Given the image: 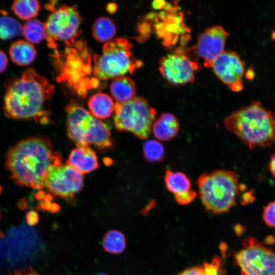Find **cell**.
<instances>
[{
    "label": "cell",
    "instance_id": "obj_5",
    "mask_svg": "<svg viewBox=\"0 0 275 275\" xmlns=\"http://www.w3.org/2000/svg\"><path fill=\"white\" fill-rule=\"evenodd\" d=\"M68 137L77 147L93 145L99 148L112 146L109 129L82 106L74 102L66 107Z\"/></svg>",
    "mask_w": 275,
    "mask_h": 275
},
{
    "label": "cell",
    "instance_id": "obj_21",
    "mask_svg": "<svg viewBox=\"0 0 275 275\" xmlns=\"http://www.w3.org/2000/svg\"><path fill=\"white\" fill-rule=\"evenodd\" d=\"M40 5L36 0H16L13 2L11 9L20 19L29 20L38 14Z\"/></svg>",
    "mask_w": 275,
    "mask_h": 275
},
{
    "label": "cell",
    "instance_id": "obj_33",
    "mask_svg": "<svg viewBox=\"0 0 275 275\" xmlns=\"http://www.w3.org/2000/svg\"><path fill=\"white\" fill-rule=\"evenodd\" d=\"M268 167L270 173L275 178V153L272 154L270 156Z\"/></svg>",
    "mask_w": 275,
    "mask_h": 275
},
{
    "label": "cell",
    "instance_id": "obj_12",
    "mask_svg": "<svg viewBox=\"0 0 275 275\" xmlns=\"http://www.w3.org/2000/svg\"><path fill=\"white\" fill-rule=\"evenodd\" d=\"M229 34L222 26L213 25L201 34L194 50L204 61L206 67L211 68L213 62L224 51Z\"/></svg>",
    "mask_w": 275,
    "mask_h": 275
},
{
    "label": "cell",
    "instance_id": "obj_15",
    "mask_svg": "<svg viewBox=\"0 0 275 275\" xmlns=\"http://www.w3.org/2000/svg\"><path fill=\"white\" fill-rule=\"evenodd\" d=\"M66 163L82 174L92 172L98 167L96 154L89 147H76L73 149Z\"/></svg>",
    "mask_w": 275,
    "mask_h": 275
},
{
    "label": "cell",
    "instance_id": "obj_4",
    "mask_svg": "<svg viewBox=\"0 0 275 275\" xmlns=\"http://www.w3.org/2000/svg\"><path fill=\"white\" fill-rule=\"evenodd\" d=\"M196 184L200 200L210 212L225 213L236 204L240 184L235 171L217 170L204 173L198 177Z\"/></svg>",
    "mask_w": 275,
    "mask_h": 275
},
{
    "label": "cell",
    "instance_id": "obj_34",
    "mask_svg": "<svg viewBox=\"0 0 275 275\" xmlns=\"http://www.w3.org/2000/svg\"><path fill=\"white\" fill-rule=\"evenodd\" d=\"M245 76L246 79L248 80H252L255 77V71L254 69L252 68H249L245 72Z\"/></svg>",
    "mask_w": 275,
    "mask_h": 275
},
{
    "label": "cell",
    "instance_id": "obj_6",
    "mask_svg": "<svg viewBox=\"0 0 275 275\" xmlns=\"http://www.w3.org/2000/svg\"><path fill=\"white\" fill-rule=\"evenodd\" d=\"M132 45L125 38H114L105 43L102 53L93 57L94 77L101 80L132 74L142 66L131 51Z\"/></svg>",
    "mask_w": 275,
    "mask_h": 275
},
{
    "label": "cell",
    "instance_id": "obj_27",
    "mask_svg": "<svg viewBox=\"0 0 275 275\" xmlns=\"http://www.w3.org/2000/svg\"><path fill=\"white\" fill-rule=\"evenodd\" d=\"M201 266L206 275H222L218 257H215L210 263L205 262Z\"/></svg>",
    "mask_w": 275,
    "mask_h": 275
},
{
    "label": "cell",
    "instance_id": "obj_26",
    "mask_svg": "<svg viewBox=\"0 0 275 275\" xmlns=\"http://www.w3.org/2000/svg\"><path fill=\"white\" fill-rule=\"evenodd\" d=\"M262 218L265 224L275 228V201L269 202L264 208Z\"/></svg>",
    "mask_w": 275,
    "mask_h": 275
},
{
    "label": "cell",
    "instance_id": "obj_23",
    "mask_svg": "<svg viewBox=\"0 0 275 275\" xmlns=\"http://www.w3.org/2000/svg\"><path fill=\"white\" fill-rule=\"evenodd\" d=\"M102 245L106 252L112 254H119L125 250L126 241L125 236L121 232L111 230L104 235Z\"/></svg>",
    "mask_w": 275,
    "mask_h": 275
},
{
    "label": "cell",
    "instance_id": "obj_37",
    "mask_svg": "<svg viewBox=\"0 0 275 275\" xmlns=\"http://www.w3.org/2000/svg\"><path fill=\"white\" fill-rule=\"evenodd\" d=\"M4 237V234L2 232L0 231V239Z\"/></svg>",
    "mask_w": 275,
    "mask_h": 275
},
{
    "label": "cell",
    "instance_id": "obj_31",
    "mask_svg": "<svg viewBox=\"0 0 275 275\" xmlns=\"http://www.w3.org/2000/svg\"><path fill=\"white\" fill-rule=\"evenodd\" d=\"M8 59L6 54L0 49V73L3 72L7 68Z\"/></svg>",
    "mask_w": 275,
    "mask_h": 275
},
{
    "label": "cell",
    "instance_id": "obj_29",
    "mask_svg": "<svg viewBox=\"0 0 275 275\" xmlns=\"http://www.w3.org/2000/svg\"><path fill=\"white\" fill-rule=\"evenodd\" d=\"M25 219L28 225L31 226H34L38 224L39 217L37 212L34 210H31L26 213Z\"/></svg>",
    "mask_w": 275,
    "mask_h": 275
},
{
    "label": "cell",
    "instance_id": "obj_32",
    "mask_svg": "<svg viewBox=\"0 0 275 275\" xmlns=\"http://www.w3.org/2000/svg\"><path fill=\"white\" fill-rule=\"evenodd\" d=\"M255 197L253 195V192L248 191L244 193L241 197V203L243 205L247 204L254 201Z\"/></svg>",
    "mask_w": 275,
    "mask_h": 275
},
{
    "label": "cell",
    "instance_id": "obj_35",
    "mask_svg": "<svg viewBox=\"0 0 275 275\" xmlns=\"http://www.w3.org/2000/svg\"><path fill=\"white\" fill-rule=\"evenodd\" d=\"M18 208L21 210H24L27 207V202L25 199L20 200L17 204Z\"/></svg>",
    "mask_w": 275,
    "mask_h": 275
},
{
    "label": "cell",
    "instance_id": "obj_39",
    "mask_svg": "<svg viewBox=\"0 0 275 275\" xmlns=\"http://www.w3.org/2000/svg\"><path fill=\"white\" fill-rule=\"evenodd\" d=\"M2 186L0 185V194L2 192Z\"/></svg>",
    "mask_w": 275,
    "mask_h": 275
},
{
    "label": "cell",
    "instance_id": "obj_16",
    "mask_svg": "<svg viewBox=\"0 0 275 275\" xmlns=\"http://www.w3.org/2000/svg\"><path fill=\"white\" fill-rule=\"evenodd\" d=\"M180 129L177 118L172 114H161L153 123L152 131L158 140L168 141L175 138Z\"/></svg>",
    "mask_w": 275,
    "mask_h": 275
},
{
    "label": "cell",
    "instance_id": "obj_2",
    "mask_svg": "<svg viewBox=\"0 0 275 275\" xmlns=\"http://www.w3.org/2000/svg\"><path fill=\"white\" fill-rule=\"evenodd\" d=\"M54 87L33 68L24 70L20 76L6 82L3 98V112L9 118L34 119L47 122L49 113L45 109Z\"/></svg>",
    "mask_w": 275,
    "mask_h": 275
},
{
    "label": "cell",
    "instance_id": "obj_28",
    "mask_svg": "<svg viewBox=\"0 0 275 275\" xmlns=\"http://www.w3.org/2000/svg\"><path fill=\"white\" fill-rule=\"evenodd\" d=\"M176 275H206L201 265L187 268Z\"/></svg>",
    "mask_w": 275,
    "mask_h": 275
},
{
    "label": "cell",
    "instance_id": "obj_18",
    "mask_svg": "<svg viewBox=\"0 0 275 275\" xmlns=\"http://www.w3.org/2000/svg\"><path fill=\"white\" fill-rule=\"evenodd\" d=\"M88 105L91 114L100 120L108 118L112 115L115 104L108 95L99 92L91 97Z\"/></svg>",
    "mask_w": 275,
    "mask_h": 275
},
{
    "label": "cell",
    "instance_id": "obj_13",
    "mask_svg": "<svg viewBox=\"0 0 275 275\" xmlns=\"http://www.w3.org/2000/svg\"><path fill=\"white\" fill-rule=\"evenodd\" d=\"M244 61L232 51H224L212 63L211 68L217 78L230 88L242 82L244 74Z\"/></svg>",
    "mask_w": 275,
    "mask_h": 275
},
{
    "label": "cell",
    "instance_id": "obj_8",
    "mask_svg": "<svg viewBox=\"0 0 275 275\" xmlns=\"http://www.w3.org/2000/svg\"><path fill=\"white\" fill-rule=\"evenodd\" d=\"M235 260L240 275H275V252L254 237L244 240Z\"/></svg>",
    "mask_w": 275,
    "mask_h": 275
},
{
    "label": "cell",
    "instance_id": "obj_14",
    "mask_svg": "<svg viewBox=\"0 0 275 275\" xmlns=\"http://www.w3.org/2000/svg\"><path fill=\"white\" fill-rule=\"evenodd\" d=\"M164 180L167 189L173 194L178 204L186 205L196 199L197 194L191 188L190 179L183 173L168 169L166 171Z\"/></svg>",
    "mask_w": 275,
    "mask_h": 275
},
{
    "label": "cell",
    "instance_id": "obj_40",
    "mask_svg": "<svg viewBox=\"0 0 275 275\" xmlns=\"http://www.w3.org/2000/svg\"><path fill=\"white\" fill-rule=\"evenodd\" d=\"M0 217H1V212H0Z\"/></svg>",
    "mask_w": 275,
    "mask_h": 275
},
{
    "label": "cell",
    "instance_id": "obj_10",
    "mask_svg": "<svg viewBox=\"0 0 275 275\" xmlns=\"http://www.w3.org/2000/svg\"><path fill=\"white\" fill-rule=\"evenodd\" d=\"M83 174L63 162L50 166L48 170L45 187L53 195L71 200L84 185Z\"/></svg>",
    "mask_w": 275,
    "mask_h": 275
},
{
    "label": "cell",
    "instance_id": "obj_7",
    "mask_svg": "<svg viewBox=\"0 0 275 275\" xmlns=\"http://www.w3.org/2000/svg\"><path fill=\"white\" fill-rule=\"evenodd\" d=\"M114 123L120 131H127L146 139L152 132L156 111L143 98L136 97L124 103H115Z\"/></svg>",
    "mask_w": 275,
    "mask_h": 275
},
{
    "label": "cell",
    "instance_id": "obj_17",
    "mask_svg": "<svg viewBox=\"0 0 275 275\" xmlns=\"http://www.w3.org/2000/svg\"><path fill=\"white\" fill-rule=\"evenodd\" d=\"M9 54L14 64L20 66H26L34 61L37 51L32 44L20 39L11 44Z\"/></svg>",
    "mask_w": 275,
    "mask_h": 275
},
{
    "label": "cell",
    "instance_id": "obj_30",
    "mask_svg": "<svg viewBox=\"0 0 275 275\" xmlns=\"http://www.w3.org/2000/svg\"><path fill=\"white\" fill-rule=\"evenodd\" d=\"M10 275H39L31 267L18 268L14 270Z\"/></svg>",
    "mask_w": 275,
    "mask_h": 275
},
{
    "label": "cell",
    "instance_id": "obj_36",
    "mask_svg": "<svg viewBox=\"0 0 275 275\" xmlns=\"http://www.w3.org/2000/svg\"><path fill=\"white\" fill-rule=\"evenodd\" d=\"M271 39L275 41V31H273L271 34Z\"/></svg>",
    "mask_w": 275,
    "mask_h": 275
},
{
    "label": "cell",
    "instance_id": "obj_25",
    "mask_svg": "<svg viewBox=\"0 0 275 275\" xmlns=\"http://www.w3.org/2000/svg\"><path fill=\"white\" fill-rule=\"evenodd\" d=\"M143 155L148 162L155 163L162 160L165 155L162 145L156 140H148L143 145Z\"/></svg>",
    "mask_w": 275,
    "mask_h": 275
},
{
    "label": "cell",
    "instance_id": "obj_20",
    "mask_svg": "<svg viewBox=\"0 0 275 275\" xmlns=\"http://www.w3.org/2000/svg\"><path fill=\"white\" fill-rule=\"evenodd\" d=\"M94 38L98 41L106 43L113 39L116 28L113 21L105 16L97 18L92 27Z\"/></svg>",
    "mask_w": 275,
    "mask_h": 275
},
{
    "label": "cell",
    "instance_id": "obj_24",
    "mask_svg": "<svg viewBox=\"0 0 275 275\" xmlns=\"http://www.w3.org/2000/svg\"><path fill=\"white\" fill-rule=\"evenodd\" d=\"M22 34L26 41L31 44H38L46 37L44 23L35 19L29 20L23 24Z\"/></svg>",
    "mask_w": 275,
    "mask_h": 275
},
{
    "label": "cell",
    "instance_id": "obj_1",
    "mask_svg": "<svg viewBox=\"0 0 275 275\" xmlns=\"http://www.w3.org/2000/svg\"><path fill=\"white\" fill-rule=\"evenodd\" d=\"M61 162V155L53 151L48 139L33 137L19 141L8 150L5 168L17 185L40 189L45 187L49 167Z\"/></svg>",
    "mask_w": 275,
    "mask_h": 275
},
{
    "label": "cell",
    "instance_id": "obj_19",
    "mask_svg": "<svg viewBox=\"0 0 275 275\" xmlns=\"http://www.w3.org/2000/svg\"><path fill=\"white\" fill-rule=\"evenodd\" d=\"M110 91L116 102L124 103L135 97L136 88L130 78L121 76L113 79L110 85Z\"/></svg>",
    "mask_w": 275,
    "mask_h": 275
},
{
    "label": "cell",
    "instance_id": "obj_38",
    "mask_svg": "<svg viewBox=\"0 0 275 275\" xmlns=\"http://www.w3.org/2000/svg\"><path fill=\"white\" fill-rule=\"evenodd\" d=\"M95 275H108V274H106L105 273H97V274H96Z\"/></svg>",
    "mask_w": 275,
    "mask_h": 275
},
{
    "label": "cell",
    "instance_id": "obj_11",
    "mask_svg": "<svg viewBox=\"0 0 275 275\" xmlns=\"http://www.w3.org/2000/svg\"><path fill=\"white\" fill-rule=\"evenodd\" d=\"M198 69V63L181 48L175 50L163 57L159 66L162 76L175 85L193 82Z\"/></svg>",
    "mask_w": 275,
    "mask_h": 275
},
{
    "label": "cell",
    "instance_id": "obj_3",
    "mask_svg": "<svg viewBox=\"0 0 275 275\" xmlns=\"http://www.w3.org/2000/svg\"><path fill=\"white\" fill-rule=\"evenodd\" d=\"M224 125L250 150L275 143V115L259 101L234 111L225 119Z\"/></svg>",
    "mask_w": 275,
    "mask_h": 275
},
{
    "label": "cell",
    "instance_id": "obj_22",
    "mask_svg": "<svg viewBox=\"0 0 275 275\" xmlns=\"http://www.w3.org/2000/svg\"><path fill=\"white\" fill-rule=\"evenodd\" d=\"M0 39L9 40L20 36L22 34V26L15 18L8 15L7 12L1 10Z\"/></svg>",
    "mask_w": 275,
    "mask_h": 275
},
{
    "label": "cell",
    "instance_id": "obj_9",
    "mask_svg": "<svg viewBox=\"0 0 275 275\" xmlns=\"http://www.w3.org/2000/svg\"><path fill=\"white\" fill-rule=\"evenodd\" d=\"M81 21L74 6L63 5L55 9L44 23L48 46L54 48L57 42L71 43L79 34Z\"/></svg>",
    "mask_w": 275,
    "mask_h": 275
}]
</instances>
